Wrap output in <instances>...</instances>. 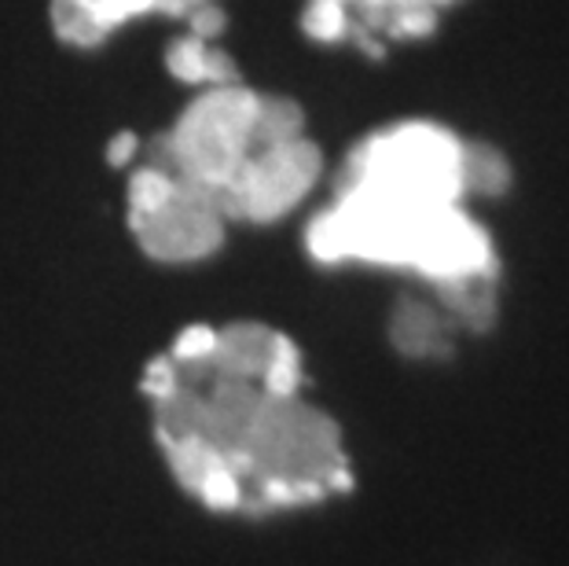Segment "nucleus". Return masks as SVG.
I'll return each instance as SVG.
<instances>
[{
  "mask_svg": "<svg viewBox=\"0 0 569 566\" xmlns=\"http://www.w3.org/2000/svg\"><path fill=\"white\" fill-rule=\"evenodd\" d=\"M137 151H140L137 132H118V137L111 140V148H107V162H111V166H126Z\"/></svg>",
  "mask_w": 569,
  "mask_h": 566,
  "instance_id": "nucleus-14",
  "label": "nucleus"
},
{
  "mask_svg": "<svg viewBox=\"0 0 569 566\" xmlns=\"http://www.w3.org/2000/svg\"><path fill=\"white\" fill-rule=\"evenodd\" d=\"M393 342L408 357H445L448 324L427 302H401L393 312Z\"/></svg>",
  "mask_w": 569,
  "mask_h": 566,
  "instance_id": "nucleus-9",
  "label": "nucleus"
},
{
  "mask_svg": "<svg viewBox=\"0 0 569 566\" xmlns=\"http://www.w3.org/2000/svg\"><path fill=\"white\" fill-rule=\"evenodd\" d=\"M166 67H169V75L177 81H184V86L213 89V86H232V81H239L232 59L224 52H217L206 38H196V33H188V38L169 44Z\"/></svg>",
  "mask_w": 569,
  "mask_h": 566,
  "instance_id": "nucleus-8",
  "label": "nucleus"
},
{
  "mask_svg": "<svg viewBox=\"0 0 569 566\" xmlns=\"http://www.w3.org/2000/svg\"><path fill=\"white\" fill-rule=\"evenodd\" d=\"M258 96L243 81L232 86H213L199 92L184 107L177 126L166 137L154 140L148 166L169 170L184 185L210 191L221 202V191L232 185L239 166L253 151V115H258ZM224 214V210H221Z\"/></svg>",
  "mask_w": 569,
  "mask_h": 566,
  "instance_id": "nucleus-4",
  "label": "nucleus"
},
{
  "mask_svg": "<svg viewBox=\"0 0 569 566\" xmlns=\"http://www.w3.org/2000/svg\"><path fill=\"white\" fill-rule=\"evenodd\" d=\"M224 225L228 218L221 214L217 196L196 185H184V180H177L169 199L159 202L154 210L140 214V218H129V228L143 255L166 265H188L210 258L224 244Z\"/></svg>",
  "mask_w": 569,
  "mask_h": 566,
  "instance_id": "nucleus-6",
  "label": "nucleus"
},
{
  "mask_svg": "<svg viewBox=\"0 0 569 566\" xmlns=\"http://www.w3.org/2000/svg\"><path fill=\"white\" fill-rule=\"evenodd\" d=\"M323 170V155L312 140L298 137L276 148L250 151L239 166L232 185L221 191V210L228 221L269 225L290 214L301 199L317 188Z\"/></svg>",
  "mask_w": 569,
  "mask_h": 566,
  "instance_id": "nucleus-5",
  "label": "nucleus"
},
{
  "mask_svg": "<svg viewBox=\"0 0 569 566\" xmlns=\"http://www.w3.org/2000/svg\"><path fill=\"white\" fill-rule=\"evenodd\" d=\"M154 413L169 467L206 508H295L349 486L338 427L301 397L206 365H177V387L154 401Z\"/></svg>",
  "mask_w": 569,
  "mask_h": 566,
  "instance_id": "nucleus-1",
  "label": "nucleus"
},
{
  "mask_svg": "<svg viewBox=\"0 0 569 566\" xmlns=\"http://www.w3.org/2000/svg\"><path fill=\"white\" fill-rule=\"evenodd\" d=\"M346 11L349 19V4H357L365 11L368 30L375 33H390V38H419V33H430L433 22H438V8L448 0H331Z\"/></svg>",
  "mask_w": 569,
  "mask_h": 566,
  "instance_id": "nucleus-7",
  "label": "nucleus"
},
{
  "mask_svg": "<svg viewBox=\"0 0 569 566\" xmlns=\"http://www.w3.org/2000/svg\"><path fill=\"white\" fill-rule=\"evenodd\" d=\"M342 188L422 207H459L467 199V140L433 122L379 129L349 155Z\"/></svg>",
  "mask_w": 569,
  "mask_h": 566,
  "instance_id": "nucleus-3",
  "label": "nucleus"
},
{
  "mask_svg": "<svg viewBox=\"0 0 569 566\" xmlns=\"http://www.w3.org/2000/svg\"><path fill=\"white\" fill-rule=\"evenodd\" d=\"M191 33H196V38H206V41H213L217 33H221V27H224V11L213 4H202V8H196L191 11Z\"/></svg>",
  "mask_w": 569,
  "mask_h": 566,
  "instance_id": "nucleus-13",
  "label": "nucleus"
},
{
  "mask_svg": "<svg viewBox=\"0 0 569 566\" xmlns=\"http://www.w3.org/2000/svg\"><path fill=\"white\" fill-rule=\"evenodd\" d=\"M507 162L486 143H467V196H500L507 188Z\"/></svg>",
  "mask_w": 569,
  "mask_h": 566,
  "instance_id": "nucleus-11",
  "label": "nucleus"
},
{
  "mask_svg": "<svg viewBox=\"0 0 569 566\" xmlns=\"http://www.w3.org/2000/svg\"><path fill=\"white\" fill-rule=\"evenodd\" d=\"M169 4H173V0H78V8L92 19V27L100 30L103 38L122 27V22L143 16V11H166L169 16Z\"/></svg>",
  "mask_w": 569,
  "mask_h": 566,
  "instance_id": "nucleus-12",
  "label": "nucleus"
},
{
  "mask_svg": "<svg viewBox=\"0 0 569 566\" xmlns=\"http://www.w3.org/2000/svg\"><path fill=\"white\" fill-rule=\"evenodd\" d=\"M306 137V115L287 96H258V115H253V151L276 148Z\"/></svg>",
  "mask_w": 569,
  "mask_h": 566,
  "instance_id": "nucleus-10",
  "label": "nucleus"
},
{
  "mask_svg": "<svg viewBox=\"0 0 569 566\" xmlns=\"http://www.w3.org/2000/svg\"><path fill=\"white\" fill-rule=\"evenodd\" d=\"M306 244L323 265H390L419 272L441 291L496 272L486 228L463 207H422L365 188H338V199L312 218Z\"/></svg>",
  "mask_w": 569,
  "mask_h": 566,
  "instance_id": "nucleus-2",
  "label": "nucleus"
}]
</instances>
